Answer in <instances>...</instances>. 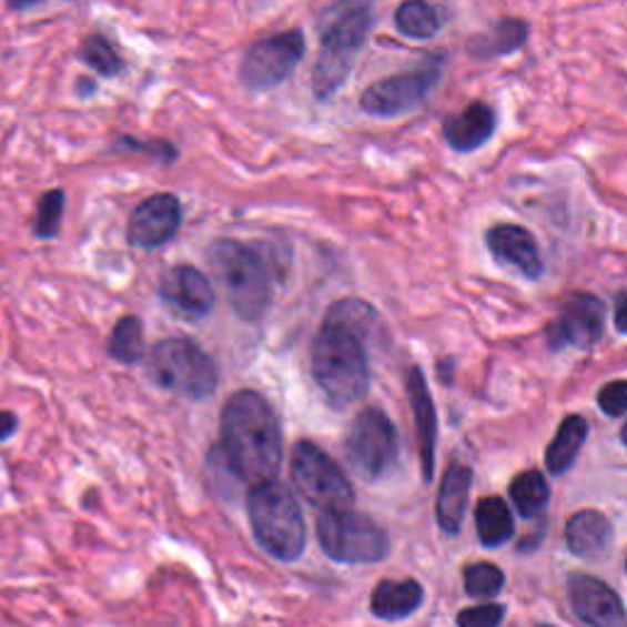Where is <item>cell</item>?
I'll use <instances>...</instances> for the list:
<instances>
[{"label":"cell","instance_id":"cell-4","mask_svg":"<svg viewBox=\"0 0 627 627\" xmlns=\"http://www.w3.org/2000/svg\"><path fill=\"white\" fill-rule=\"evenodd\" d=\"M373 26V0H341L328 8L322 30V52L314 67V93L318 99L334 97L348 79L361 47Z\"/></svg>","mask_w":627,"mask_h":627},{"label":"cell","instance_id":"cell-37","mask_svg":"<svg viewBox=\"0 0 627 627\" xmlns=\"http://www.w3.org/2000/svg\"><path fill=\"white\" fill-rule=\"evenodd\" d=\"M623 442H625V446H627V422H625V427H623Z\"/></svg>","mask_w":627,"mask_h":627},{"label":"cell","instance_id":"cell-15","mask_svg":"<svg viewBox=\"0 0 627 627\" xmlns=\"http://www.w3.org/2000/svg\"><path fill=\"white\" fill-rule=\"evenodd\" d=\"M572 608L588 627H625V608L618 594L594 576L574 574L569 578Z\"/></svg>","mask_w":627,"mask_h":627},{"label":"cell","instance_id":"cell-1","mask_svg":"<svg viewBox=\"0 0 627 627\" xmlns=\"http://www.w3.org/2000/svg\"><path fill=\"white\" fill-rule=\"evenodd\" d=\"M214 452L243 483L275 481L282 466V427L263 395L241 390L229 397L221 409V444Z\"/></svg>","mask_w":627,"mask_h":627},{"label":"cell","instance_id":"cell-9","mask_svg":"<svg viewBox=\"0 0 627 627\" xmlns=\"http://www.w3.org/2000/svg\"><path fill=\"white\" fill-rule=\"evenodd\" d=\"M306 50L304 34L290 30L260 40L241 59V84L247 91H270L290 79Z\"/></svg>","mask_w":627,"mask_h":627},{"label":"cell","instance_id":"cell-18","mask_svg":"<svg viewBox=\"0 0 627 627\" xmlns=\"http://www.w3.org/2000/svg\"><path fill=\"white\" fill-rule=\"evenodd\" d=\"M495 113L491 105L471 103L466 111L444 123V140L458 152H473L488 143L495 133Z\"/></svg>","mask_w":627,"mask_h":627},{"label":"cell","instance_id":"cell-29","mask_svg":"<svg viewBox=\"0 0 627 627\" xmlns=\"http://www.w3.org/2000/svg\"><path fill=\"white\" fill-rule=\"evenodd\" d=\"M67 209V194L64 189H47L38 201V211H34V239L40 241H54L59 231H62V219Z\"/></svg>","mask_w":627,"mask_h":627},{"label":"cell","instance_id":"cell-34","mask_svg":"<svg viewBox=\"0 0 627 627\" xmlns=\"http://www.w3.org/2000/svg\"><path fill=\"white\" fill-rule=\"evenodd\" d=\"M18 417L13 412H0V444L3 442H8L10 436H16V432H18Z\"/></svg>","mask_w":627,"mask_h":627},{"label":"cell","instance_id":"cell-27","mask_svg":"<svg viewBox=\"0 0 627 627\" xmlns=\"http://www.w3.org/2000/svg\"><path fill=\"white\" fill-rule=\"evenodd\" d=\"M79 59L103 79H113L118 74H123L125 69L123 57L118 54L113 42L101 32L87 34L84 42L79 47Z\"/></svg>","mask_w":627,"mask_h":627},{"label":"cell","instance_id":"cell-8","mask_svg":"<svg viewBox=\"0 0 627 627\" xmlns=\"http://www.w3.org/2000/svg\"><path fill=\"white\" fill-rule=\"evenodd\" d=\"M292 483L318 510H346L353 505V485L334 458L312 442H300L292 452Z\"/></svg>","mask_w":627,"mask_h":627},{"label":"cell","instance_id":"cell-10","mask_svg":"<svg viewBox=\"0 0 627 627\" xmlns=\"http://www.w3.org/2000/svg\"><path fill=\"white\" fill-rule=\"evenodd\" d=\"M395 424L381 409L361 412L348 432V458L365 478H383L397 461Z\"/></svg>","mask_w":627,"mask_h":627},{"label":"cell","instance_id":"cell-30","mask_svg":"<svg viewBox=\"0 0 627 627\" xmlns=\"http://www.w3.org/2000/svg\"><path fill=\"white\" fill-rule=\"evenodd\" d=\"M464 582H466L468 596L491 598V596L500 594V588L505 584V574L495 564H485V562L471 564L464 574Z\"/></svg>","mask_w":627,"mask_h":627},{"label":"cell","instance_id":"cell-5","mask_svg":"<svg viewBox=\"0 0 627 627\" xmlns=\"http://www.w3.org/2000/svg\"><path fill=\"white\" fill-rule=\"evenodd\" d=\"M247 517L260 547L280 562L300 559L306 547L302 507L292 491L277 481L253 485L247 493Z\"/></svg>","mask_w":627,"mask_h":627},{"label":"cell","instance_id":"cell-22","mask_svg":"<svg viewBox=\"0 0 627 627\" xmlns=\"http://www.w3.org/2000/svg\"><path fill=\"white\" fill-rule=\"evenodd\" d=\"M586 434H588V422L584 417H578V414H569L562 422V427L556 429L554 442L547 448V468L552 473H566L582 452V446L586 442Z\"/></svg>","mask_w":627,"mask_h":627},{"label":"cell","instance_id":"cell-36","mask_svg":"<svg viewBox=\"0 0 627 627\" xmlns=\"http://www.w3.org/2000/svg\"><path fill=\"white\" fill-rule=\"evenodd\" d=\"M8 3H10V8H13V10H30L34 6H40L42 0H8Z\"/></svg>","mask_w":627,"mask_h":627},{"label":"cell","instance_id":"cell-33","mask_svg":"<svg viewBox=\"0 0 627 627\" xmlns=\"http://www.w3.org/2000/svg\"><path fill=\"white\" fill-rule=\"evenodd\" d=\"M598 405L608 417H620L627 412V381H613L598 393Z\"/></svg>","mask_w":627,"mask_h":627},{"label":"cell","instance_id":"cell-13","mask_svg":"<svg viewBox=\"0 0 627 627\" xmlns=\"http://www.w3.org/2000/svg\"><path fill=\"white\" fill-rule=\"evenodd\" d=\"M160 300L176 316L196 322L211 314L216 304V292L204 272L192 265H174L162 272L160 277Z\"/></svg>","mask_w":627,"mask_h":627},{"label":"cell","instance_id":"cell-20","mask_svg":"<svg viewBox=\"0 0 627 627\" xmlns=\"http://www.w3.org/2000/svg\"><path fill=\"white\" fill-rule=\"evenodd\" d=\"M471 471L466 466H452L444 473L439 498H436V519L446 535H456L464 523L468 495H471Z\"/></svg>","mask_w":627,"mask_h":627},{"label":"cell","instance_id":"cell-31","mask_svg":"<svg viewBox=\"0 0 627 627\" xmlns=\"http://www.w3.org/2000/svg\"><path fill=\"white\" fill-rule=\"evenodd\" d=\"M115 150L140 152V155H148L162 164H172L176 160V148L172 143H164V140H140L133 135H118Z\"/></svg>","mask_w":627,"mask_h":627},{"label":"cell","instance_id":"cell-24","mask_svg":"<svg viewBox=\"0 0 627 627\" xmlns=\"http://www.w3.org/2000/svg\"><path fill=\"white\" fill-rule=\"evenodd\" d=\"M476 527L483 547H500L515 532L513 513L507 510V505L500 498H485L478 503Z\"/></svg>","mask_w":627,"mask_h":627},{"label":"cell","instance_id":"cell-6","mask_svg":"<svg viewBox=\"0 0 627 627\" xmlns=\"http://www.w3.org/2000/svg\"><path fill=\"white\" fill-rule=\"evenodd\" d=\"M150 377L162 390L201 402L216 393L219 368L214 358L189 338H164L150 351Z\"/></svg>","mask_w":627,"mask_h":627},{"label":"cell","instance_id":"cell-26","mask_svg":"<svg viewBox=\"0 0 627 627\" xmlns=\"http://www.w3.org/2000/svg\"><path fill=\"white\" fill-rule=\"evenodd\" d=\"M397 30L412 40H432L442 28L439 13L427 0H405L395 13Z\"/></svg>","mask_w":627,"mask_h":627},{"label":"cell","instance_id":"cell-25","mask_svg":"<svg viewBox=\"0 0 627 627\" xmlns=\"http://www.w3.org/2000/svg\"><path fill=\"white\" fill-rule=\"evenodd\" d=\"M109 356L123 365H138L145 356V328L138 316L118 318L111 338H109Z\"/></svg>","mask_w":627,"mask_h":627},{"label":"cell","instance_id":"cell-16","mask_svg":"<svg viewBox=\"0 0 627 627\" xmlns=\"http://www.w3.org/2000/svg\"><path fill=\"white\" fill-rule=\"evenodd\" d=\"M491 253L500 263L513 265L519 275L527 280H539L544 275V263L537 239L523 226H513V223H500L493 226L485 235Z\"/></svg>","mask_w":627,"mask_h":627},{"label":"cell","instance_id":"cell-14","mask_svg":"<svg viewBox=\"0 0 627 627\" xmlns=\"http://www.w3.org/2000/svg\"><path fill=\"white\" fill-rule=\"evenodd\" d=\"M603 318H606V304L594 294H569L552 324V346L590 348L603 336Z\"/></svg>","mask_w":627,"mask_h":627},{"label":"cell","instance_id":"cell-17","mask_svg":"<svg viewBox=\"0 0 627 627\" xmlns=\"http://www.w3.org/2000/svg\"><path fill=\"white\" fill-rule=\"evenodd\" d=\"M407 393L414 412V424H417L419 436V458L424 478L432 481L434 476V448H436V409L429 395L427 381L419 368H412L407 375Z\"/></svg>","mask_w":627,"mask_h":627},{"label":"cell","instance_id":"cell-38","mask_svg":"<svg viewBox=\"0 0 627 627\" xmlns=\"http://www.w3.org/2000/svg\"><path fill=\"white\" fill-rule=\"evenodd\" d=\"M542 627H552V625H542Z\"/></svg>","mask_w":627,"mask_h":627},{"label":"cell","instance_id":"cell-21","mask_svg":"<svg viewBox=\"0 0 627 627\" xmlns=\"http://www.w3.org/2000/svg\"><path fill=\"white\" fill-rule=\"evenodd\" d=\"M424 590L417 582H381L373 590L371 608L383 620H402L422 606Z\"/></svg>","mask_w":627,"mask_h":627},{"label":"cell","instance_id":"cell-7","mask_svg":"<svg viewBox=\"0 0 627 627\" xmlns=\"http://www.w3.org/2000/svg\"><path fill=\"white\" fill-rule=\"evenodd\" d=\"M322 549L341 564H373L385 559L387 535L368 515L356 510H326L316 519Z\"/></svg>","mask_w":627,"mask_h":627},{"label":"cell","instance_id":"cell-28","mask_svg":"<svg viewBox=\"0 0 627 627\" xmlns=\"http://www.w3.org/2000/svg\"><path fill=\"white\" fill-rule=\"evenodd\" d=\"M510 498L523 517H537L549 503V485L539 471H527L510 485Z\"/></svg>","mask_w":627,"mask_h":627},{"label":"cell","instance_id":"cell-19","mask_svg":"<svg viewBox=\"0 0 627 627\" xmlns=\"http://www.w3.org/2000/svg\"><path fill=\"white\" fill-rule=\"evenodd\" d=\"M613 542L610 519L598 510H582L566 523V544L582 559H598Z\"/></svg>","mask_w":627,"mask_h":627},{"label":"cell","instance_id":"cell-2","mask_svg":"<svg viewBox=\"0 0 627 627\" xmlns=\"http://www.w3.org/2000/svg\"><path fill=\"white\" fill-rule=\"evenodd\" d=\"M363 302H336L331 306L312 346V373L316 385L334 407H348L368 390V356L363 346Z\"/></svg>","mask_w":627,"mask_h":627},{"label":"cell","instance_id":"cell-35","mask_svg":"<svg viewBox=\"0 0 627 627\" xmlns=\"http://www.w3.org/2000/svg\"><path fill=\"white\" fill-rule=\"evenodd\" d=\"M615 328L627 336V292H620L615 300Z\"/></svg>","mask_w":627,"mask_h":627},{"label":"cell","instance_id":"cell-12","mask_svg":"<svg viewBox=\"0 0 627 627\" xmlns=\"http://www.w3.org/2000/svg\"><path fill=\"white\" fill-rule=\"evenodd\" d=\"M182 226V204L174 194H152L140 201L128 221V243L138 251H158L168 245Z\"/></svg>","mask_w":627,"mask_h":627},{"label":"cell","instance_id":"cell-3","mask_svg":"<svg viewBox=\"0 0 627 627\" xmlns=\"http://www.w3.org/2000/svg\"><path fill=\"white\" fill-rule=\"evenodd\" d=\"M206 260L233 312L245 322H260L270 310L275 285V265L267 247L221 239L209 245Z\"/></svg>","mask_w":627,"mask_h":627},{"label":"cell","instance_id":"cell-11","mask_svg":"<svg viewBox=\"0 0 627 627\" xmlns=\"http://www.w3.org/2000/svg\"><path fill=\"white\" fill-rule=\"evenodd\" d=\"M439 64H427L405 74H393L383 81H375L361 97V109L373 118L405 115L429 97V91L439 84Z\"/></svg>","mask_w":627,"mask_h":627},{"label":"cell","instance_id":"cell-32","mask_svg":"<svg viewBox=\"0 0 627 627\" xmlns=\"http://www.w3.org/2000/svg\"><path fill=\"white\" fill-rule=\"evenodd\" d=\"M505 618V608L503 606H478V608H468L458 615V627H500Z\"/></svg>","mask_w":627,"mask_h":627},{"label":"cell","instance_id":"cell-23","mask_svg":"<svg viewBox=\"0 0 627 627\" xmlns=\"http://www.w3.org/2000/svg\"><path fill=\"white\" fill-rule=\"evenodd\" d=\"M527 40V26L523 20H503L498 26H493L485 34H478L476 40H471V54L481 59L500 57L517 52Z\"/></svg>","mask_w":627,"mask_h":627}]
</instances>
